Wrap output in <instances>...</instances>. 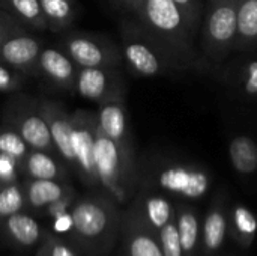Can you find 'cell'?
Returning <instances> with one entry per match:
<instances>
[{"label": "cell", "instance_id": "cell-2", "mask_svg": "<svg viewBox=\"0 0 257 256\" xmlns=\"http://www.w3.org/2000/svg\"><path fill=\"white\" fill-rule=\"evenodd\" d=\"M71 217L69 237L78 250L89 256H102L110 250L119 225L114 199L104 192L78 198L71 208Z\"/></svg>", "mask_w": 257, "mask_h": 256}, {"label": "cell", "instance_id": "cell-26", "mask_svg": "<svg viewBox=\"0 0 257 256\" xmlns=\"http://www.w3.org/2000/svg\"><path fill=\"white\" fill-rule=\"evenodd\" d=\"M226 220L221 213L212 211L205 222V241L209 249H218L224 240Z\"/></svg>", "mask_w": 257, "mask_h": 256}, {"label": "cell", "instance_id": "cell-17", "mask_svg": "<svg viewBox=\"0 0 257 256\" xmlns=\"http://www.w3.org/2000/svg\"><path fill=\"white\" fill-rule=\"evenodd\" d=\"M2 223L8 240L17 247H24V249L33 247L39 244L45 235L39 223L23 211L9 216Z\"/></svg>", "mask_w": 257, "mask_h": 256}, {"label": "cell", "instance_id": "cell-34", "mask_svg": "<svg viewBox=\"0 0 257 256\" xmlns=\"http://www.w3.org/2000/svg\"><path fill=\"white\" fill-rule=\"evenodd\" d=\"M75 199H77V195L75 193L68 195V196H63V198L51 202L50 205H47L44 208V213L50 219H56V217H59V216H62L65 213H69L71 208H72V205H74V202H75Z\"/></svg>", "mask_w": 257, "mask_h": 256}, {"label": "cell", "instance_id": "cell-8", "mask_svg": "<svg viewBox=\"0 0 257 256\" xmlns=\"http://www.w3.org/2000/svg\"><path fill=\"white\" fill-rule=\"evenodd\" d=\"M72 148L75 158L74 174L90 189H99L95 142H96V113L92 110L77 109L71 113Z\"/></svg>", "mask_w": 257, "mask_h": 256}, {"label": "cell", "instance_id": "cell-10", "mask_svg": "<svg viewBox=\"0 0 257 256\" xmlns=\"http://www.w3.org/2000/svg\"><path fill=\"white\" fill-rule=\"evenodd\" d=\"M42 48V39L38 38L33 30L20 26L2 38L0 62L26 74L27 77H35L36 62Z\"/></svg>", "mask_w": 257, "mask_h": 256}, {"label": "cell", "instance_id": "cell-27", "mask_svg": "<svg viewBox=\"0 0 257 256\" xmlns=\"http://www.w3.org/2000/svg\"><path fill=\"white\" fill-rule=\"evenodd\" d=\"M178 232L182 252H191L197 241V219L193 213L184 211L178 220Z\"/></svg>", "mask_w": 257, "mask_h": 256}, {"label": "cell", "instance_id": "cell-18", "mask_svg": "<svg viewBox=\"0 0 257 256\" xmlns=\"http://www.w3.org/2000/svg\"><path fill=\"white\" fill-rule=\"evenodd\" d=\"M257 47V0H238V36L233 51Z\"/></svg>", "mask_w": 257, "mask_h": 256}, {"label": "cell", "instance_id": "cell-19", "mask_svg": "<svg viewBox=\"0 0 257 256\" xmlns=\"http://www.w3.org/2000/svg\"><path fill=\"white\" fill-rule=\"evenodd\" d=\"M47 23V30L62 33L69 30L77 18L75 2L69 0H38Z\"/></svg>", "mask_w": 257, "mask_h": 256}, {"label": "cell", "instance_id": "cell-24", "mask_svg": "<svg viewBox=\"0 0 257 256\" xmlns=\"http://www.w3.org/2000/svg\"><path fill=\"white\" fill-rule=\"evenodd\" d=\"M29 149L30 148L27 146V143L12 127L6 124L0 127V152L14 157L20 164L26 154L29 152Z\"/></svg>", "mask_w": 257, "mask_h": 256}, {"label": "cell", "instance_id": "cell-39", "mask_svg": "<svg viewBox=\"0 0 257 256\" xmlns=\"http://www.w3.org/2000/svg\"><path fill=\"white\" fill-rule=\"evenodd\" d=\"M69 2H75V0H69Z\"/></svg>", "mask_w": 257, "mask_h": 256}, {"label": "cell", "instance_id": "cell-7", "mask_svg": "<svg viewBox=\"0 0 257 256\" xmlns=\"http://www.w3.org/2000/svg\"><path fill=\"white\" fill-rule=\"evenodd\" d=\"M5 124L12 127L30 149L56 154L48 125L39 107V100L24 95L11 100L5 110Z\"/></svg>", "mask_w": 257, "mask_h": 256}, {"label": "cell", "instance_id": "cell-25", "mask_svg": "<svg viewBox=\"0 0 257 256\" xmlns=\"http://www.w3.org/2000/svg\"><path fill=\"white\" fill-rule=\"evenodd\" d=\"M126 252L128 256H164L157 241L139 229L126 235Z\"/></svg>", "mask_w": 257, "mask_h": 256}, {"label": "cell", "instance_id": "cell-22", "mask_svg": "<svg viewBox=\"0 0 257 256\" xmlns=\"http://www.w3.org/2000/svg\"><path fill=\"white\" fill-rule=\"evenodd\" d=\"M24 208H27V205L23 183L17 181L0 186V222L23 211Z\"/></svg>", "mask_w": 257, "mask_h": 256}, {"label": "cell", "instance_id": "cell-35", "mask_svg": "<svg viewBox=\"0 0 257 256\" xmlns=\"http://www.w3.org/2000/svg\"><path fill=\"white\" fill-rule=\"evenodd\" d=\"M235 220L236 226L239 228L241 232L244 234H253L257 229V222L254 216L244 207H238L235 210Z\"/></svg>", "mask_w": 257, "mask_h": 256}, {"label": "cell", "instance_id": "cell-12", "mask_svg": "<svg viewBox=\"0 0 257 256\" xmlns=\"http://www.w3.org/2000/svg\"><path fill=\"white\" fill-rule=\"evenodd\" d=\"M78 66L59 47H44L38 62L35 77L44 78L59 91L74 94Z\"/></svg>", "mask_w": 257, "mask_h": 256}, {"label": "cell", "instance_id": "cell-28", "mask_svg": "<svg viewBox=\"0 0 257 256\" xmlns=\"http://www.w3.org/2000/svg\"><path fill=\"white\" fill-rule=\"evenodd\" d=\"M161 252L164 256H182V246L179 240L178 226L173 223H166L160 229Z\"/></svg>", "mask_w": 257, "mask_h": 256}, {"label": "cell", "instance_id": "cell-15", "mask_svg": "<svg viewBox=\"0 0 257 256\" xmlns=\"http://www.w3.org/2000/svg\"><path fill=\"white\" fill-rule=\"evenodd\" d=\"M95 113H96V125L105 136H108L110 139H113L120 145L133 146L131 133L128 128L125 100L102 103L99 104Z\"/></svg>", "mask_w": 257, "mask_h": 256}, {"label": "cell", "instance_id": "cell-5", "mask_svg": "<svg viewBox=\"0 0 257 256\" xmlns=\"http://www.w3.org/2000/svg\"><path fill=\"white\" fill-rule=\"evenodd\" d=\"M202 51L209 60H221L235 50L238 36V0H205L202 15Z\"/></svg>", "mask_w": 257, "mask_h": 256}, {"label": "cell", "instance_id": "cell-3", "mask_svg": "<svg viewBox=\"0 0 257 256\" xmlns=\"http://www.w3.org/2000/svg\"><path fill=\"white\" fill-rule=\"evenodd\" d=\"M120 36L123 63L128 66L133 75L152 78L182 68L176 59L136 20H126L122 23Z\"/></svg>", "mask_w": 257, "mask_h": 256}, {"label": "cell", "instance_id": "cell-23", "mask_svg": "<svg viewBox=\"0 0 257 256\" xmlns=\"http://www.w3.org/2000/svg\"><path fill=\"white\" fill-rule=\"evenodd\" d=\"M143 214L151 226L161 229L170 222L172 207L169 201L161 196H148L143 199Z\"/></svg>", "mask_w": 257, "mask_h": 256}, {"label": "cell", "instance_id": "cell-37", "mask_svg": "<svg viewBox=\"0 0 257 256\" xmlns=\"http://www.w3.org/2000/svg\"><path fill=\"white\" fill-rule=\"evenodd\" d=\"M53 229L56 231V234H69L72 229V217H71V211L65 213L56 219H53Z\"/></svg>", "mask_w": 257, "mask_h": 256}, {"label": "cell", "instance_id": "cell-31", "mask_svg": "<svg viewBox=\"0 0 257 256\" xmlns=\"http://www.w3.org/2000/svg\"><path fill=\"white\" fill-rule=\"evenodd\" d=\"M18 178H20L18 161L11 155L0 152V186L17 183Z\"/></svg>", "mask_w": 257, "mask_h": 256}, {"label": "cell", "instance_id": "cell-4", "mask_svg": "<svg viewBox=\"0 0 257 256\" xmlns=\"http://www.w3.org/2000/svg\"><path fill=\"white\" fill-rule=\"evenodd\" d=\"M95 160L99 189L117 204L128 201L134 180V149L105 136L96 125Z\"/></svg>", "mask_w": 257, "mask_h": 256}, {"label": "cell", "instance_id": "cell-9", "mask_svg": "<svg viewBox=\"0 0 257 256\" xmlns=\"http://www.w3.org/2000/svg\"><path fill=\"white\" fill-rule=\"evenodd\" d=\"M74 94L98 104L125 100L126 81L119 68H78Z\"/></svg>", "mask_w": 257, "mask_h": 256}, {"label": "cell", "instance_id": "cell-21", "mask_svg": "<svg viewBox=\"0 0 257 256\" xmlns=\"http://www.w3.org/2000/svg\"><path fill=\"white\" fill-rule=\"evenodd\" d=\"M0 9L15 17L30 30H47V23L38 0H0Z\"/></svg>", "mask_w": 257, "mask_h": 256}, {"label": "cell", "instance_id": "cell-29", "mask_svg": "<svg viewBox=\"0 0 257 256\" xmlns=\"http://www.w3.org/2000/svg\"><path fill=\"white\" fill-rule=\"evenodd\" d=\"M36 256H77V253L60 237L53 234H45Z\"/></svg>", "mask_w": 257, "mask_h": 256}, {"label": "cell", "instance_id": "cell-11", "mask_svg": "<svg viewBox=\"0 0 257 256\" xmlns=\"http://www.w3.org/2000/svg\"><path fill=\"white\" fill-rule=\"evenodd\" d=\"M39 107L48 125L56 154L63 160V163L69 167V170L74 172L75 158H74V148H72L71 113L65 109L63 104L53 100H39Z\"/></svg>", "mask_w": 257, "mask_h": 256}, {"label": "cell", "instance_id": "cell-32", "mask_svg": "<svg viewBox=\"0 0 257 256\" xmlns=\"http://www.w3.org/2000/svg\"><path fill=\"white\" fill-rule=\"evenodd\" d=\"M173 2L185 12L193 27L199 32L202 15H203V8H205V0H173Z\"/></svg>", "mask_w": 257, "mask_h": 256}, {"label": "cell", "instance_id": "cell-13", "mask_svg": "<svg viewBox=\"0 0 257 256\" xmlns=\"http://www.w3.org/2000/svg\"><path fill=\"white\" fill-rule=\"evenodd\" d=\"M157 181L164 190L179 193L187 198L203 196L209 184V178L205 172L184 166H170L163 169L158 174Z\"/></svg>", "mask_w": 257, "mask_h": 256}, {"label": "cell", "instance_id": "cell-30", "mask_svg": "<svg viewBox=\"0 0 257 256\" xmlns=\"http://www.w3.org/2000/svg\"><path fill=\"white\" fill-rule=\"evenodd\" d=\"M27 75L0 62V92H15L24 86Z\"/></svg>", "mask_w": 257, "mask_h": 256}, {"label": "cell", "instance_id": "cell-14", "mask_svg": "<svg viewBox=\"0 0 257 256\" xmlns=\"http://www.w3.org/2000/svg\"><path fill=\"white\" fill-rule=\"evenodd\" d=\"M20 175L30 180L66 181L69 177V167L56 154L29 149V152L20 163Z\"/></svg>", "mask_w": 257, "mask_h": 256}, {"label": "cell", "instance_id": "cell-33", "mask_svg": "<svg viewBox=\"0 0 257 256\" xmlns=\"http://www.w3.org/2000/svg\"><path fill=\"white\" fill-rule=\"evenodd\" d=\"M238 78H239L241 88L248 95H257V62L247 63L241 69Z\"/></svg>", "mask_w": 257, "mask_h": 256}, {"label": "cell", "instance_id": "cell-16", "mask_svg": "<svg viewBox=\"0 0 257 256\" xmlns=\"http://www.w3.org/2000/svg\"><path fill=\"white\" fill-rule=\"evenodd\" d=\"M26 193V205L33 211H44L51 202L75 193L74 187L68 181L60 180H30L26 178L23 183Z\"/></svg>", "mask_w": 257, "mask_h": 256}, {"label": "cell", "instance_id": "cell-36", "mask_svg": "<svg viewBox=\"0 0 257 256\" xmlns=\"http://www.w3.org/2000/svg\"><path fill=\"white\" fill-rule=\"evenodd\" d=\"M20 26H24V24H21L15 17H12V15L8 14L6 11L0 9V41H2V38H3L5 35H8L11 30L17 29V27H20ZM24 27H26V26H24Z\"/></svg>", "mask_w": 257, "mask_h": 256}, {"label": "cell", "instance_id": "cell-6", "mask_svg": "<svg viewBox=\"0 0 257 256\" xmlns=\"http://www.w3.org/2000/svg\"><path fill=\"white\" fill-rule=\"evenodd\" d=\"M57 45L78 68H119L123 63L120 47L101 33L66 30Z\"/></svg>", "mask_w": 257, "mask_h": 256}, {"label": "cell", "instance_id": "cell-38", "mask_svg": "<svg viewBox=\"0 0 257 256\" xmlns=\"http://www.w3.org/2000/svg\"><path fill=\"white\" fill-rule=\"evenodd\" d=\"M142 2H143V0H114V3H116L119 8H122L123 11H126V12H130V14H134L136 9L140 6Z\"/></svg>", "mask_w": 257, "mask_h": 256}, {"label": "cell", "instance_id": "cell-1", "mask_svg": "<svg viewBox=\"0 0 257 256\" xmlns=\"http://www.w3.org/2000/svg\"><path fill=\"white\" fill-rule=\"evenodd\" d=\"M133 15L182 68L193 65L197 56L194 48L197 30L173 0H143Z\"/></svg>", "mask_w": 257, "mask_h": 256}, {"label": "cell", "instance_id": "cell-20", "mask_svg": "<svg viewBox=\"0 0 257 256\" xmlns=\"http://www.w3.org/2000/svg\"><path fill=\"white\" fill-rule=\"evenodd\" d=\"M229 155L236 172L250 175L257 170V142L251 136H235L229 143Z\"/></svg>", "mask_w": 257, "mask_h": 256}]
</instances>
